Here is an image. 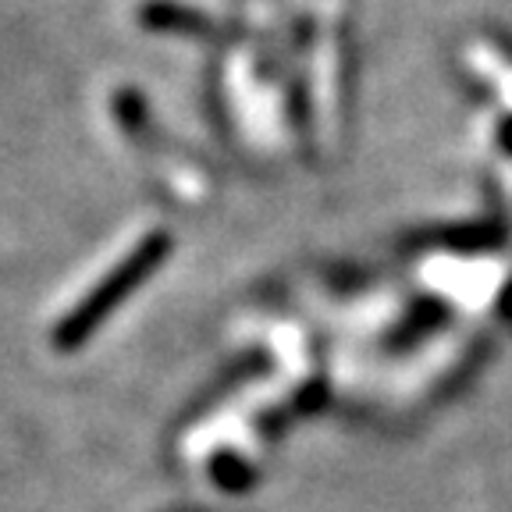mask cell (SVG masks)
<instances>
[{
    "mask_svg": "<svg viewBox=\"0 0 512 512\" xmlns=\"http://www.w3.org/2000/svg\"><path fill=\"white\" fill-rule=\"evenodd\" d=\"M171 249H175V239H171L168 232H153V235H146L143 242H136V246L128 249L125 260L96 281L93 292L82 296L79 303L72 306V313L57 324L54 349H61V352L82 349V345L96 335V328H100V324H104V320L111 317V313L118 310V306L125 303V299L132 296V292H136L160 264H164V260H168Z\"/></svg>",
    "mask_w": 512,
    "mask_h": 512,
    "instance_id": "cell-1",
    "label": "cell"
},
{
    "mask_svg": "<svg viewBox=\"0 0 512 512\" xmlns=\"http://www.w3.org/2000/svg\"><path fill=\"white\" fill-rule=\"evenodd\" d=\"M143 22H150L153 29H175V32H207V18L196 11L175 8V4H150L143 11Z\"/></svg>",
    "mask_w": 512,
    "mask_h": 512,
    "instance_id": "cell-2",
    "label": "cell"
},
{
    "mask_svg": "<svg viewBox=\"0 0 512 512\" xmlns=\"http://www.w3.org/2000/svg\"><path fill=\"white\" fill-rule=\"evenodd\" d=\"M502 139H505V150H512V125L505 128V132H502Z\"/></svg>",
    "mask_w": 512,
    "mask_h": 512,
    "instance_id": "cell-3",
    "label": "cell"
}]
</instances>
